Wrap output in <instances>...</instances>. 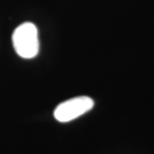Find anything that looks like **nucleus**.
Segmentation results:
<instances>
[{
  "label": "nucleus",
  "instance_id": "obj_1",
  "mask_svg": "<svg viewBox=\"0 0 154 154\" xmlns=\"http://www.w3.org/2000/svg\"><path fill=\"white\" fill-rule=\"evenodd\" d=\"M14 49L22 58L30 59L38 55L39 51L38 32L32 22H24L18 26L12 34Z\"/></svg>",
  "mask_w": 154,
  "mask_h": 154
},
{
  "label": "nucleus",
  "instance_id": "obj_2",
  "mask_svg": "<svg viewBox=\"0 0 154 154\" xmlns=\"http://www.w3.org/2000/svg\"><path fill=\"white\" fill-rule=\"evenodd\" d=\"M94 106V99L88 96L75 97L57 105L54 110V117L60 122H68L84 115Z\"/></svg>",
  "mask_w": 154,
  "mask_h": 154
}]
</instances>
